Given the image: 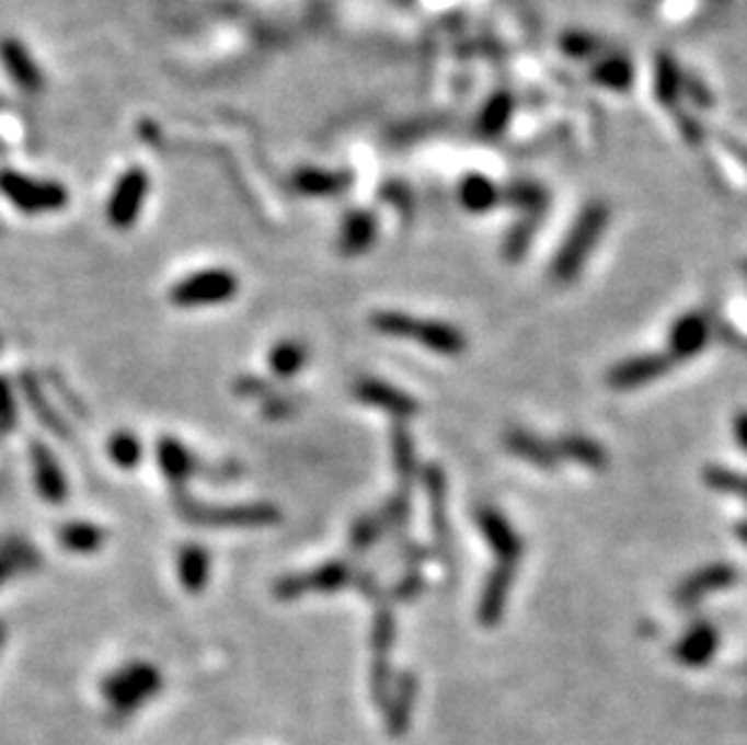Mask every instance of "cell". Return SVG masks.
<instances>
[{
  "mask_svg": "<svg viewBox=\"0 0 747 745\" xmlns=\"http://www.w3.org/2000/svg\"><path fill=\"white\" fill-rule=\"evenodd\" d=\"M372 236H376V226H372V218L370 216H364V214H358V216H352L348 218V224H346V230H344V248L346 252H360V250H366Z\"/></svg>",
  "mask_w": 747,
  "mask_h": 745,
  "instance_id": "d4e9b609",
  "label": "cell"
},
{
  "mask_svg": "<svg viewBox=\"0 0 747 745\" xmlns=\"http://www.w3.org/2000/svg\"><path fill=\"white\" fill-rule=\"evenodd\" d=\"M192 516L198 523L208 526H266L278 518L274 506L254 504V506H230V508H208V506H192Z\"/></svg>",
  "mask_w": 747,
  "mask_h": 745,
  "instance_id": "5b68a950",
  "label": "cell"
},
{
  "mask_svg": "<svg viewBox=\"0 0 747 745\" xmlns=\"http://www.w3.org/2000/svg\"><path fill=\"white\" fill-rule=\"evenodd\" d=\"M372 328L390 336L414 340L438 354L455 356L464 352V334L446 322H418L410 316H400V312H378L372 318Z\"/></svg>",
  "mask_w": 747,
  "mask_h": 745,
  "instance_id": "7a4b0ae2",
  "label": "cell"
},
{
  "mask_svg": "<svg viewBox=\"0 0 747 745\" xmlns=\"http://www.w3.org/2000/svg\"><path fill=\"white\" fill-rule=\"evenodd\" d=\"M162 690V673L146 661L126 663L119 671L107 675L102 683V695L114 717H131L148 700Z\"/></svg>",
  "mask_w": 747,
  "mask_h": 745,
  "instance_id": "6da1fadb",
  "label": "cell"
},
{
  "mask_svg": "<svg viewBox=\"0 0 747 745\" xmlns=\"http://www.w3.org/2000/svg\"><path fill=\"white\" fill-rule=\"evenodd\" d=\"M141 444L134 434L128 431H119V434L112 436L110 440V458L119 465V468H136L138 460H141Z\"/></svg>",
  "mask_w": 747,
  "mask_h": 745,
  "instance_id": "cb8c5ba5",
  "label": "cell"
},
{
  "mask_svg": "<svg viewBox=\"0 0 747 745\" xmlns=\"http://www.w3.org/2000/svg\"><path fill=\"white\" fill-rule=\"evenodd\" d=\"M735 438H738V444L747 450V412H740L735 416Z\"/></svg>",
  "mask_w": 747,
  "mask_h": 745,
  "instance_id": "d6a6232c",
  "label": "cell"
},
{
  "mask_svg": "<svg viewBox=\"0 0 747 745\" xmlns=\"http://www.w3.org/2000/svg\"><path fill=\"white\" fill-rule=\"evenodd\" d=\"M735 578H738V574H735V569L728 564L706 566V569H702V572H697L685 581L680 591H677V603L692 605L699 598H704L706 593H714V591L731 586Z\"/></svg>",
  "mask_w": 747,
  "mask_h": 745,
  "instance_id": "4fadbf2b",
  "label": "cell"
},
{
  "mask_svg": "<svg viewBox=\"0 0 747 745\" xmlns=\"http://www.w3.org/2000/svg\"><path fill=\"white\" fill-rule=\"evenodd\" d=\"M513 572H516V569L498 566L496 572L486 581V588H484L482 600H480V617L486 627L496 624L501 620V615H504L508 593H510V584H513Z\"/></svg>",
  "mask_w": 747,
  "mask_h": 745,
  "instance_id": "2e32d148",
  "label": "cell"
},
{
  "mask_svg": "<svg viewBox=\"0 0 747 745\" xmlns=\"http://www.w3.org/2000/svg\"><path fill=\"white\" fill-rule=\"evenodd\" d=\"M380 530H382V526H380L378 518L358 520L356 528H354V545L356 547H368L372 540L378 538Z\"/></svg>",
  "mask_w": 747,
  "mask_h": 745,
  "instance_id": "f546056e",
  "label": "cell"
},
{
  "mask_svg": "<svg viewBox=\"0 0 747 745\" xmlns=\"http://www.w3.org/2000/svg\"><path fill=\"white\" fill-rule=\"evenodd\" d=\"M177 572L186 593H202L211 576V554L202 545H186L177 557Z\"/></svg>",
  "mask_w": 747,
  "mask_h": 745,
  "instance_id": "9a60e30c",
  "label": "cell"
},
{
  "mask_svg": "<svg viewBox=\"0 0 747 745\" xmlns=\"http://www.w3.org/2000/svg\"><path fill=\"white\" fill-rule=\"evenodd\" d=\"M356 398L368 404L382 406V410H388L394 416H412L416 412V402L410 398V394H404L372 378H364L356 382Z\"/></svg>",
  "mask_w": 747,
  "mask_h": 745,
  "instance_id": "5bb4252c",
  "label": "cell"
},
{
  "mask_svg": "<svg viewBox=\"0 0 747 745\" xmlns=\"http://www.w3.org/2000/svg\"><path fill=\"white\" fill-rule=\"evenodd\" d=\"M418 591H422V578H418L416 574H412L410 578L404 581V584L397 586L394 593H397V598H404L406 600V598H414Z\"/></svg>",
  "mask_w": 747,
  "mask_h": 745,
  "instance_id": "1f68e13d",
  "label": "cell"
},
{
  "mask_svg": "<svg viewBox=\"0 0 747 745\" xmlns=\"http://www.w3.org/2000/svg\"><path fill=\"white\" fill-rule=\"evenodd\" d=\"M15 424V402L8 382L0 380V428H8Z\"/></svg>",
  "mask_w": 747,
  "mask_h": 745,
  "instance_id": "4dcf8cb0",
  "label": "cell"
},
{
  "mask_svg": "<svg viewBox=\"0 0 747 745\" xmlns=\"http://www.w3.org/2000/svg\"><path fill=\"white\" fill-rule=\"evenodd\" d=\"M670 364H673V358L660 356V354H646V356L629 358L610 373V386L622 388V390L639 388V386H644V382L660 378L663 373L670 368Z\"/></svg>",
  "mask_w": 747,
  "mask_h": 745,
  "instance_id": "8fae6325",
  "label": "cell"
},
{
  "mask_svg": "<svg viewBox=\"0 0 747 745\" xmlns=\"http://www.w3.org/2000/svg\"><path fill=\"white\" fill-rule=\"evenodd\" d=\"M716 630L711 624H694V630L687 632V637L680 642V649H677V654L680 658H685L687 663H699L709 658L714 654L716 649Z\"/></svg>",
  "mask_w": 747,
  "mask_h": 745,
  "instance_id": "44dd1931",
  "label": "cell"
},
{
  "mask_svg": "<svg viewBox=\"0 0 747 745\" xmlns=\"http://www.w3.org/2000/svg\"><path fill=\"white\" fill-rule=\"evenodd\" d=\"M104 530L95 523H85V520H73V523H66L58 530V542L64 545V550L68 552H76V554H92L97 552L100 547L104 545Z\"/></svg>",
  "mask_w": 747,
  "mask_h": 745,
  "instance_id": "ac0fdd59",
  "label": "cell"
},
{
  "mask_svg": "<svg viewBox=\"0 0 747 745\" xmlns=\"http://www.w3.org/2000/svg\"><path fill=\"white\" fill-rule=\"evenodd\" d=\"M146 174L143 172H128L122 180V184L116 186V192L112 196L110 204V224L116 228H128L136 220L138 211H141L143 196H146Z\"/></svg>",
  "mask_w": 747,
  "mask_h": 745,
  "instance_id": "9c48e42d",
  "label": "cell"
},
{
  "mask_svg": "<svg viewBox=\"0 0 747 745\" xmlns=\"http://www.w3.org/2000/svg\"><path fill=\"white\" fill-rule=\"evenodd\" d=\"M34 562H37V554L27 542L10 540L0 545V586L20 574L22 569H30Z\"/></svg>",
  "mask_w": 747,
  "mask_h": 745,
  "instance_id": "7402d4cb",
  "label": "cell"
},
{
  "mask_svg": "<svg viewBox=\"0 0 747 745\" xmlns=\"http://www.w3.org/2000/svg\"><path fill=\"white\" fill-rule=\"evenodd\" d=\"M711 336L709 318L702 312L685 316L670 332V358H692L702 352Z\"/></svg>",
  "mask_w": 747,
  "mask_h": 745,
  "instance_id": "7c38bea8",
  "label": "cell"
},
{
  "mask_svg": "<svg viewBox=\"0 0 747 745\" xmlns=\"http://www.w3.org/2000/svg\"><path fill=\"white\" fill-rule=\"evenodd\" d=\"M306 360H308V348L294 340L276 344L272 348V356H268V364H272V370L278 378L296 376V373L306 366Z\"/></svg>",
  "mask_w": 747,
  "mask_h": 745,
  "instance_id": "603a6c76",
  "label": "cell"
},
{
  "mask_svg": "<svg viewBox=\"0 0 747 745\" xmlns=\"http://www.w3.org/2000/svg\"><path fill=\"white\" fill-rule=\"evenodd\" d=\"M738 535H740V540L747 542V523H740L738 526Z\"/></svg>",
  "mask_w": 747,
  "mask_h": 745,
  "instance_id": "836d02e7",
  "label": "cell"
},
{
  "mask_svg": "<svg viewBox=\"0 0 747 745\" xmlns=\"http://www.w3.org/2000/svg\"><path fill=\"white\" fill-rule=\"evenodd\" d=\"M476 520H480L486 542L492 545V550L501 559V566L516 569V564L520 562V538L508 526V520L496 514L494 508H482L476 514Z\"/></svg>",
  "mask_w": 747,
  "mask_h": 745,
  "instance_id": "52a82bcc",
  "label": "cell"
},
{
  "mask_svg": "<svg viewBox=\"0 0 747 745\" xmlns=\"http://www.w3.org/2000/svg\"><path fill=\"white\" fill-rule=\"evenodd\" d=\"M506 446L513 456L528 460V462L537 465V468L552 470L554 465L559 462L554 446L544 444L542 438L528 434V431H510V434L506 436Z\"/></svg>",
  "mask_w": 747,
  "mask_h": 745,
  "instance_id": "e0dca14e",
  "label": "cell"
},
{
  "mask_svg": "<svg viewBox=\"0 0 747 745\" xmlns=\"http://www.w3.org/2000/svg\"><path fill=\"white\" fill-rule=\"evenodd\" d=\"M462 199L467 206L472 208V211H486V208L494 204L496 192L486 180L472 177V180H467V184L462 186Z\"/></svg>",
  "mask_w": 747,
  "mask_h": 745,
  "instance_id": "484cf974",
  "label": "cell"
},
{
  "mask_svg": "<svg viewBox=\"0 0 747 745\" xmlns=\"http://www.w3.org/2000/svg\"><path fill=\"white\" fill-rule=\"evenodd\" d=\"M392 448H394L397 470H400V474L410 477V474L414 472V450H412V440H410V436H406L402 428H397V431H394Z\"/></svg>",
  "mask_w": 747,
  "mask_h": 745,
  "instance_id": "83f0119b",
  "label": "cell"
},
{
  "mask_svg": "<svg viewBox=\"0 0 747 745\" xmlns=\"http://www.w3.org/2000/svg\"><path fill=\"white\" fill-rule=\"evenodd\" d=\"M158 462H160V470L165 472L168 480L174 484H180L186 480V477H192V470H194V460L189 456V450H186L180 440H174V438L160 440Z\"/></svg>",
  "mask_w": 747,
  "mask_h": 745,
  "instance_id": "d6986e66",
  "label": "cell"
},
{
  "mask_svg": "<svg viewBox=\"0 0 747 745\" xmlns=\"http://www.w3.org/2000/svg\"><path fill=\"white\" fill-rule=\"evenodd\" d=\"M5 192L25 211H51L66 204V192L56 184H37L22 177H5Z\"/></svg>",
  "mask_w": 747,
  "mask_h": 745,
  "instance_id": "ba28073f",
  "label": "cell"
},
{
  "mask_svg": "<svg viewBox=\"0 0 747 745\" xmlns=\"http://www.w3.org/2000/svg\"><path fill=\"white\" fill-rule=\"evenodd\" d=\"M3 644H5V624L0 622V649H3Z\"/></svg>",
  "mask_w": 747,
  "mask_h": 745,
  "instance_id": "e575fe53",
  "label": "cell"
},
{
  "mask_svg": "<svg viewBox=\"0 0 747 745\" xmlns=\"http://www.w3.org/2000/svg\"><path fill=\"white\" fill-rule=\"evenodd\" d=\"M605 220H607V211L602 206H593L581 216L578 226L568 236L566 244L562 248V252H559V257L552 266L554 282L566 284L578 274L583 262H586L588 257V252L593 250L595 240H598L600 230L605 228Z\"/></svg>",
  "mask_w": 747,
  "mask_h": 745,
  "instance_id": "277c9868",
  "label": "cell"
},
{
  "mask_svg": "<svg viewBox=\"0 0 747 745\" xmlns=\"http://www.w3.org/2000/svg\"><path fill=\"white\" fill-rule=\"evenodd\" d=\"M706 482L711 486H716L719 492L735 494V496H740V498H745V502H747V477H740V474H735L731 470L714 468V470L706 472Z\"/></svg>",
  "mask_w": 747,
  "mask_h": 745,
  "instance_id": "4316f807",
  "label": "cell"
},
{
  "mask_svg": "<svg viewBox=\"0 0 747 745\" xmlns=\"http://www.w3.org/2000/svg\"><path fill=\"white\" fill-rule=\"evenodd\" d=\"M5 58H8V64H10V68H15L18 66V78L22 80V83H32V80H34V83H37V73H34L32 71V68L27 66V61H25V54H22L20 49H18V44H8V49H5ZM32 88V85H30Z\"/></svg>",
  "mask_w": 747,
  "mask_h": 745,
  "instance_id": "f1b7e54d",
  "label": "cell"
},
{
  "mask_svg": "<svg viewBox=\"0 0 747 745\" xmlns=\"http://www.w3.org/2000/svg\"><path fill=\"white\" fill-rule=\"evenodd\" d=\"M32 468H34V484H37L39 494L51 504H61L68 496V482L61 470V465L54 458L49 448L42 444L32 446Z\"/></svg>",
  "mask_w": 747,
  "mask_h": 745,
  "instance_id": "30bf717a",
  "label": "cell"
},
{
  "mask_svg": "<svg viewBox=\"0 0 747 745\" xmlns=\"http://www.w3.org/2000/svg\"><path fill=\"white\" fill-rule=\"evenodd\" d=\"M238 276L226 270H204L172 288V302L180 308H211L228 302L238 294Z\"/></svg>",
  "mask_w": 747,
  "mask_h": 745,
  "instance_id": "3957f363",
  "label": "cell"
},
{
  "mask_svg": "<svg viewBox=\"0 0 747 745\" xmlns=\"http://www.w3.org/2000/svg\"><path fill=\"white\" fill-rule=\"evenodd\" d=\"M348 578H352V569H348V564L332 562L326 566H320L318 572H312V574L284 578L281 584H278L276 593L281 598H296V596H302V593H310V591L330 593V591L342 588Z\"/></svg>",
  "mask_w": 747,
  "mask_h": 745,
  "instance_id": "8992f818",
  "label": "cell"
},
{
  "mask_svg": "<svg viewBox=\"0 0 747 745\" xmlns=\"http://www.w3.org/2000/svg\"><path fill=\"white\" fill-rule=\"evenodd\" d=\"M554 450H556L559 458L576 460L581 465H586V468H595V470L605 468V462H607V456H605V450L600 448V444H595V440H590L586 436H564L554 446Z\"/></svg>",
  "mask_w": 747,
  "mask_h": 745,
  "instance_id": "ffe728a7",
  "label": "cell"
}]
</instances>
